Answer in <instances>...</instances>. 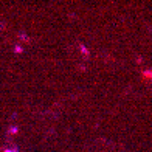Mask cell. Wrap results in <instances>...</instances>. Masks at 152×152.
I'll use <instances>...</instances> for the list:
<instances>
[{
    "mask_svg": "<svg viewBox=\"0 0 152 152\" xmlns=\"http://www.w3.org/2000/svg\"><path fill=\"white\" fill-rule=\"evenodd\" d=\"M141 76H143V79L144 81H152V70H151V68H149V70H144L143 73H141Z\"/></svg>",
    "mask_w": 152,
    "mask_h": 152,
    "instance_id": "6da1fadb",
    "label": "cell"
},
{
    "mask_svg": "<svg viewBox=\"0 0 152 152\" xmlns=\"http://www.w3.org/2000/svg\"><path fill=\"white\" fill-rule=\"evenodd\" d=\"M79 50H81V53H82V56H84V58L90 56V51H88V48L84 47V44H79Z\"/></svg>",
    "mask_w": 152,
    "mask_h": 152,
    "instance_id": "7a4b0ae2",
    "label": "cell"
},
{
    "mask_svg": "<svg viewBox=\"0 0 152 152\" xmlns=\"http://www.w3.org/2000/svg\"><path fill=\"white\" fill-rule=\"evenodd\" d=\"M3 152H19L17 149H8V151H3Z\"/></svg>",
    "mask_w": 152,
    "mask_h": 152,
    "instance_id": "3957f363",
    "label": "cell"
}]
</instances>
